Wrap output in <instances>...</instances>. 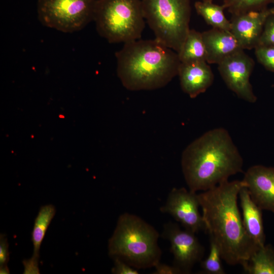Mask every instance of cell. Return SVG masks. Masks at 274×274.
Listing matches in <instances>:
<instances>
[{"label": "cell", "mask_w": 274, "mask_h": 274, "mask_svg": "<svg viewBox=\"0 0 274 274\" xmlns=\"http://www.w3.org/2000/svg\"><path fill=\"white\" fill-rule=\"evenodd\" d=\"M242 180L226 181L197 194L206 230L228 264L242 266L260 248L244 228L237 205Z\"/></svg>", "instance_id": "cell-1"}, {"label": "cell", "mask_w": 274, "mask_h": 274, "mask_svg": "<svg viewBox=\"0 0 274 274\" xmlns=\"http://www.w3.org/2000/svg\"><path fill=\"white\" fill-rule=\"evenodd\" d=\"M181 163L189 189L196 192L211 189L242 172L244 161L228 131L216 128L188 145Z\"/></svg>", "instance_id": "cell-2"}, {"label": "cell", "mask_w": 274, "mask_h": 274, "mask_svg": "<svg viewBox=\"0 0 274 274\" xmlns=\"http://www.w3.org/2000/svg\"><path fill=\"white\" fill-rule=\"evenodd\" d=\"M117 73L130 91L151 90L166 86L178 75V54L154 40H137L117 51Z\"/></svg>", "instance_id": "cell-3"}, {"label": "cell", "mask_w": 274, "mask_h": 274, "mask_svg": "<svg viewBox=\"0 0 274 274\" xmlns=\"http://www.w3.org/2000/svg\"><path fill=\"white\" fill-rule=\"evenodd\" d=\"M159 236L158 231L139 216L123 213L109 239V255L138 269L154 267L161 256Z\"/></svg>", "instance_id": "cell-4"}, {"label": "cell", "mask_w": 274, "mask_h": 274, "mask_svg": "<svg viewBox=\"0 0 274 274\" xmlns=\"http://www.w3.org/2000/svg\"><path fill=\"white\" fill-rule=\"evenodd\" d=\"M141 0H96L93 21L110 43L139 40L145 26Z\"/></svg>", "instance_id": "cell-5"}, {"label": "cell", "mask_w": 274, "mask_h": 274, "mask_svg": "<svg viewBox=\"0 0 274 274\" xmlns=\"http://www.w3.org/2000/svg\"><path fill=\"white\" fill-rule=\"evenodd\" d=\"M157 41L178 53L190 30V0H141Z\"/></svg>", "instance_id": "cell-6"}, {"label": "cell", "mask_w": 274, "mask_h": 274, "mask_svg": "<svg viewBox=\"0 0 274 274\" xmlns=\"http://www.w3.org/2000/svg\"><path fill=\"white\" fill-rule=\"evenodd\" d=\"M96 0H38V19L45 26L63 32L83 29L93 21Z\"/></svg>", "instance_id": "cell-7"}, {"label": "cell", "mask_w": 274, "mask_h": 274, "mask_svg": "<svg viewBox=\"0 0 274 274\" xmlns=\"http://www.w3.org/2000/svg\"><path fill=\"white\" fill-rule=\"evenodd\" d=\"M195 233L181 229L178 224L169 222L163 226L162 237L170 244L174 257V265L182 273H189L194 265L202 260L204 248Z\"/></svg>", "instance_id": "cell-8"}, {"label": "cell", "mask_w": 274, "mask_h": 274, "mask_svg": "<svg viewBox=\"0 0 274 274\" xmlns=\"http://www.w3.org/2000/svg\"><path fill=\"white\" fill-rule=\"evenodd\" d=\"M253 59L240 50L218 64V71L229 89L238 97L251 103L257 100L250 77L254 67Z\"/></svg>", "instance_id": "cell-9"}, {"label": "cell", "mask_w": 274, "mask_h": 274, "mask_svg": "<svg viewBox=\"0 0 274 274\" xmlns=\"http://www.w3.org/2000/svg\"><path fill=\"white\" fill-rule=\"evenodd\" d=\"M197 194L184 187L174 188L169 192L160 212L172 216L184 228L194 233L206 230Z\"/></svg>", "instance_id": "cell-10"}, {"label": "cell", "mask_w": 274, "mask_h": 274, "mask_svg": "<svg viewBox=\"0 0 274 274\" xmlns=\"http://www.w3.org/2000/svg\"><path fill=\"white\" fill-rule=\"evenodd\" d=\"M242 181L254 202L261 210L274 213V167L253 165Z\"/></svg>", "instance_id": "cell-11"}, {"label": "cell", "mask_w": 274, "mask_h": 274, "mask_svg": "<svg viewBox=\"0 0 274 274\" xmlns=\"http://www.w3.org/2000/svg\"><path fill=\"white\" fill-rule=\"evenodd\" d=\"M270 8L231 15L230 32L242 49H255L259 44Z\"/></svg>", "instance_id": "cell-12"}, {"label": "cell", "mask_w": 274, "mask_h": 274, "mask_svg": "<svg viewBox=\"0 0 274 274\" xmlns=\"http://www.w3.org/2000/svg\"><path fill=\"white\" fill-rule=\"evenodd\" d=\"M178 75L182 90L192 98L204 92L214 79L212 68L206 61L181 62Z\"/></svg>", "instance_id": "cell-13"}, {"label": "cell", "mask_w": 274, "mask_h": 274, "mask_svg": "<svg viewBox=\"0 0 274 274\" xmlns=\"http://www.w3.org/2000/svg\"><path fill=\"white\" fill-rule=\"evenodd\" d=\"M209 64L220 63L224 59L243 50L230 31L212 28L202 32Z\"/></svg>", "instance_id": "cell-14"}, {"label": "cell", "mask_w": 274, "mask_h": 274, "mask_svg": "<svg viewBox=\"0 0 274 274\" xmlns=\"http://www.w3.org/2000/svg\"><path fill=\"white\" fill-rule=\"evenodd\" d=\"M242 211V221L245 231L259 247L265 245V235L261 210L252 199L247 188L243 187L239 193Z\"/></svg>", "instance_id": "cell-15"}, {"label": "cell", "mask_w": 274, "mask_h": 274, "mask_svg": "<svg viewBox=\"0 0 274 274\" xmlns=\"http://www.w3.org/2000/svg\"><path fill=\"white\" fill-rule=\"evenodd\" d=\"M242 266L248 274H274V248L270 244L259 248Z\"/></svg>", "instance_id": "cell-16"}, {"label": "cell", "mask_w": 274, "mask_h": 274, "mask_svg": "<svg viewBox=\"0 0 274 274\" xmlns=\"http://www.w3.org/2000/svg\"><path fill=\"white\" fill-rule=\"evenodd\" d=\"M178 54L181 62L207 61V53L202 33L190 29Z\"/></svg>", "instance_id": "cell-17"}, {"label": "cell", "mask_w": 274, "mask_h": 274, "mask_svg": "<svg viewBox=\"0 0 274 274\" xmlns=\"http://www.w3.org/2000/svg\"><path fill=\"white\" fill-rule=\"evenodd\" d=\"M194 8L197 13L212 28L230 31V22L224 15L225 8L223 5L200 1L195 3Z\"/></svg>", "instance_id": "cell-18"}, {"label": "cell", "mask_w": 274, "mask_h": 274, "mask_svg": "<svg viewBox=\"0 0 274 274\" xmlns=\"http://www.w3.org/2000/svg\"><path fill=\"white\" fill-rule=\"evenodd\" d=\"M56 213L54 206L51 204L42 206L35 218L31 233L33 246L32 256L40 258V249L48 228Z\"/></svg>", "instance_id": "cell-19"}, {"label": "cell", "mask_w": 274, "mask_h": 274, "mask_svg": "<svg viewBox=\"0 0 274 274\" xmlns=\"http://www.w3.org/2000/svg\"><path fill=\"white\" fill-rule=\"evenodd\" d=\"M274 0H223L222 4L231 15L260 11L273 4Z\"/></svg>", "instance_id": "cell-20"}, {"label": "cell", "mask_w": 274, "mask_h": 274, "mask_svg": "<svg viewBox=\"0 0 274 274\" xmlns=\"http://www.w3.org/2000/svg\"><path fill=\"white\" fill-rule=\"evenodd\" d=\"M210 242L208 256L205 260L200 261L201 272L206 274H224L225 272L221 262L222 258L220 250L212 239L210 238Z\"/></svg>", "instance_id": "cell-21"}, {"label": "cell", "mask_w": 274, "mask_h": 274, "mask_svg": "<svg viewBox=\"0 0 274 274\" xmlns=\"http://www.w3.org/2000/svg\"><path fill=\"white\" fill-rule=\"evenodd\" d=\"M254 49L258 61L266 70L274 73V46L258 45Z\"/></svg>", "instance_id": "cell-22"}, {"label": "cell", "mask_w": 274, "mask_h": 274, "mask_svg": "<svg viewBox=\"0 0 274 274\" xmlns=\"http://www.w3.org/2000/svg\"><path fill=\"white\" fill-rule=\"evenodd\" d=\"M258 45L274 46V13L272 12L265 20Z\"/></svg>", "instance_id": "cell-23"}, {"label": "cell", "mask_w": 274, "mask_h": 274, "mask_svg": "<svg viewBox=\"0 0 274 274\" xmlns=\"http://www.w3.org/2000/svg\"><path fill=\"white\" fill-rule=\"evenodd\" d=\"M114 266L112 268V273L114 274H138V269L130 266L124 261L119 259H113Z\"/></svg>", "instance_id": "cell-24"}, {"label": "cell", "mask_w": 274, "mask_h": 274, "mask_svg": "<svg viewBox=\"0 0 274 274\" xmlns=\"http://www.w3.org/2000/svg\"><path fill=\"white\" fill-rule=\"evenodd\" d=\"M9 260V244L6 234L0 235V267L8 266Z\"/></svg>", "instance_id": "cell-25"}, {"label": "cell", "mask_w": 274, "mask_h": 274, "mask_svg": "<svg viewBox=\"0 0 274 274\" xmlns=\"http://www.w3.org/2000/svg\"><path fill=\"white\" fill-rule=\"evenodd\" d=\"M39 258L32 256L30 258L24 259L22 263L24 266V274H39Z\"/></svg>", "instance_id": "cell-26"}, {"label": "cell", "mask_w": 274, "mask_h": 274, "mask_svg": "<svg viewBox=\"0 0 274 274\" xmlns=\"http://www.w3.org/2000/svg\"><path fill=\"white\" fill-rule=\"evenodd\" d=\"M154 274H181V270L176 266H170L166 264L158 262L155 266Z\"/></svg>", "instance_id": "cell-27"}, {"label": "cell", "mask_w": 274, "mask_h": 274, "mask_svg": "<svg viewBox=\"0 0 274 274\" xmlns=\"http://www.w3.org/2000/svg\"><path fill=\"white\" fill-rule=\"evenodd\" d=\"M1 274H8L10 273L9 269L8 266H4L0 267Z\"/></svg>", "instance_id": "cell-28"}, {"label": "cell", "mask_w": 274, "mask_h": 274, "mask_svg": "<svg viewBox=\"0 0 274 274\" xmlns=\"http://www.w3.org/2000/svg\"><path fill=\"white\" fill-rule=\"evenodd\" d=\"M270 9L272 13H274V3L273 4V6L271 8H270Z\"/></svg>", "instance_id": "cell-29"}, {"label": "cell", "mask_w": 274, "mask_h": 274, "mask_svg": "<svg viewBox=\"0 0 274 274\" xmlns=\"http://www.w3.org/2000/svg\"><path fill=\"white\" fill-rule=\"evenodd\" d=\"M202 1H207V2H213L214 0H201Z\"/></svg>", "instance_id": "cell-30"}]
</instances>
